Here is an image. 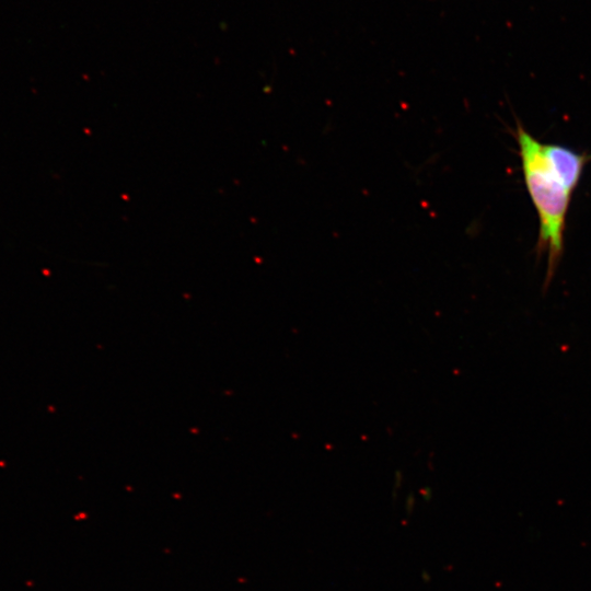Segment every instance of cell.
I'll list each match as a JSON object with an SVG mask.
<instances>
[{"instance_id":"1","label":"cell","mask_w":591,"mask_h":591,"mask_svg":"<svg viewBox=\"0 0 591 591\" xmlns=\"http://www.w3.org/2000/svg\"><path fill=\"white\" fill-rule=\"evenodd\" d=\"M515 139L523 181L538 218L537 256L547 255L544 292L548 289L564 254L567 215L575 189L548 160L544 143L519 121Z\"/></svg>"},{"instance_id":"2","label":"cell","mask_w":591,"mask_h":591,"mask_svg":"<svg viewBox=\"0 0 591 591\" xmlns=\"http://www.w3.org/2000/svg\"><path fill=\"white\" fill-rule=\"evenodd\" d=\"M545 152L552 165L567 184L576 190L586 164L591 155L580 153L558 143H544Z\"/></svg>"}]
</instances>
